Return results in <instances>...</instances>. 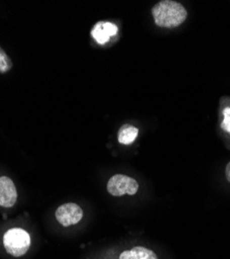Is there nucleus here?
Returning <instances> with one entry per match:
<instances>
[{
	"mask_svg": "<svg viewBox=\"0 0 230 259\" xmlns=\"http://www.w3.org/2000/svg\"><path fill=\"white\" fill-rule=\"evenodd\" d=\"M152 14L157 26L162 28H174L181 25L188 13L185 7L173 0H163L152 9Z\"/></svg>",
	"mask_w": 230,
	"mask_h": 259,
	"instance_id": "nucleus-1",
	"label": "nucleus"
},
{
	"mask_svg": "<svg viewBox=\"0 0 230 259\" xmlns=\"http://www.w3.org/2000/svg\"><path fill=\"white\" fill-rule=\"evenodd\" d=\"M30 244V235L22 228H12L4 236V246L14 257L23 256L29 250Z\"/></svg>",
	"mask_w": 230,
	"mask_h": 259,
	"instance_id": "nucleus-2",
	"label": "nucleus"
},
{
	"mask_svg": "<svg viewBox=\"0 0 230 259\" xmlns=\"http://www.w3.org/2000/svg\"><path fill=\"white\" fill-rule=\"evenodd\" d=\"M139 190V185L136 180L124 175H115L110 178L107 184V191L114 197L127 195H135Z\"/></svg>",
	"mask_w": 230,
	"mask_h": 259,
	"instance_id": "nucleus-3",
	"label": "nucleus"
},
{
	"mask_svg": "<svg viewBox=\"0 0 230 259\" xmlns=\"http://www.w3.org/2000/svg\"><path fill=\"white\" fill-rule=\"evenodd\" d=\"M55 217L58 223L68 227L79 223L83 218L82 208L73 202L61 204L55 211Z\"/></svg>",
	"mask_w": 230,
	"mask_h": 259,
	"instance_id": "nucleus-4",
	"label": "nucleus"
},
{
	"mask_svg": "<svg viewBox=\"0 0 230 259\" xmlns=\"http://www.w3.org/2000/svg\"><path fill=\"white\" fill-rule=\"evenodd\" d=\"M18 193L14 182L8 177L0 178V206L12 207L16 204Z\"/></svg>",
	"mask_w": 230,
	"mask_h": 259,
	"instance_id": "nucleus-5",
	"label": "nucleus"
},
{
	"mask_svg": "<svg viewBox=\"0 0 230 259\" xmlns=\"http://www.w3.org/2000/svg\"><path fill=\"white\" fill-rule=\"evenodd\" d=\"M117 31L118 28L115 24L107 22V21H100L94 26L91 30V36L96 39L98 44L105 45L110 40L111 36L116 35Z\"/></svg>",
	"mask_w": 230,
	"mask_h": 259,
	"instance_id": "nucleus-6",
	"label": "nucleus"
},
{
	"mask_svg": "<svg viewBox=\"0 0 230 259\" xmlns=\"http://www.w3.org/2000/svg\"><path fill=\"white\" fill-rule=\"evenodd\" d=\"M119 259H158V256L148 248L137 246L131 250L123 251L119 255Z\"/></svg>",
	"mask_w": 230,
	"mask_h": 259,
	"instance_id": "nucleus-7",
	"label": "nucleus"
},
{
	"mask_svg": "<svg viewBox=\"0 0 230 259\" xmlns=\"http://www.w3.org/2000/svg\"><path fill=\"white\" fill-rule=\"evenodd\" d=\"M139 133L138 127L132 124H123L118 131L117 139L120 144L129 145L135 141Z\"/></svg>",
	"mask_w": 230,
	"mask_h": 259,
	"instance_id": "nucleus-8",
	"label": "nucleus"
},
{
	"mask_svg": "<svg viewBox=\"0 0 230 259\" xmlns=\"http://www.w3.org/2000/svg\"><path fill=\"white\" fill-rule=\"evenodd\" d=\"M13 67V61L6 51L0 46V74L8 73Z\"/></svg>",
	"mask_w": 230,
	"mask_h": 259,
	"instance_id": "nucleus-9",
	"label": "nucleus"
},
{
	"mask_svg": "<svg viewBox=\"0 0 230 259\" xmlns=\"http://www.w3.org/2000/svg\"><path fill=\"white\" fill-rule=\"evenodd\" d=\"M222 127L226 132L230 133V108H225L223 110V121Z\"/></svg>",
	"mask_w": 230,
	"mask_h": 259,
	"instance_id": "nucleus-10",
	"label": "nucleus"
},
{
	"mask_svg": "<svg viewBox=\"0 0 230 259\" xmlns=\"http://www.w3.org/2000/svg\"><path fill=\"white\" fill-rule=\"evenodd\" d=\"M225 175H226V179L227 181L230 183V162L227 164L226 169H225Z\"/></svg>",
	"mask_w": 230,
	"mask_h": 259,
	"instance_id": "nucleus-11",
	"label": "nucleus"
}]
</instances>
